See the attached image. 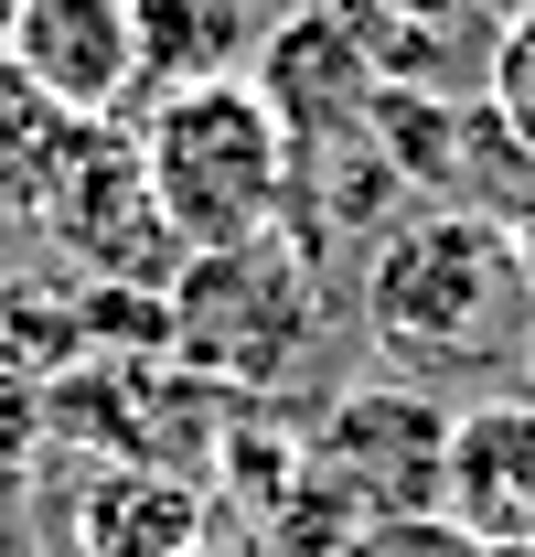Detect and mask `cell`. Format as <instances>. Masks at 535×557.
<instances>
[{
	"instance_id": "6da1fadb",
	"label": "cell",
	"mask_w": 535,
	"mask_h": 557,
	"mask_svg": "<svg viewBox=\"0 0 535 557\" xmlns=\"http://www.w3.org/2000/svg\"><path fill=\"white\" fill-rule=\"evenodd\" d=\"M353 322L407 386L503 375L535 344V278L493 205H407L353 278Z\"/></svg>"
},
{
	"instance_id": "7a4b0ae2",
	"label": "cell",
	"mask_w": 535,
	"mask_h": 557,
	"mask_svg": "<svg viewBox=\"0 0 535 557\" xmlns=\"http://www.w3.org/2000/svg\"><path fill=\"white\" fill-rule=\"evenodd\" d=\"M139 172L172 214L183 258L203 247H247V236H278L289 225V172L300 150L268 119V97L247 75H214V86H172V97H139Z\"/></svg>"
},
{
	"instance_id": "3957f363",
	"label": "cell",
	"mask_w": 535,
	"mask_h": 557,
	"mask_svg": "<svg viewBox=\"0 0 535 557\" xmlns=\"http://www.w3.org/2000/svg\"><path fill=\"white\" fill-rule=\"evenodd\" d=\"M322 344V258L278 225L247 247H203L183 258L172 300H161V354L203 375L214 397H268L289 386Z\"/></svg>"
},
{
	"instance_id": "277c9868",
	"label": "cell",
	"mask_w": 535,
	"mask_h": 557,
	"mask_svg": "<svg viewBox=\"0 0 535 557\" xmlns=\"http://www.w3.org/2000/svg\"><path fill=\"white\" fill-rule=\"evenodd\" d=\"M33 225L65 247L75 289H139V300H172V278H183V236H172V214H161L150 172H139L129 119H86L65 183L43 194Z\"/></svg>"
},
{
	"instance_id": "5b68a950",
	"label": "cell",
	"mask_w": 535,
	"mask_h": 557,
	"mask_svg": "<svg viewBox=\"0 0 535 557\" xmlns=\"http://www.w3.org/2000/svg\"><path fill=\"white\" fill-rule=\"evenodd\" d=\"M439 450H450V408L407 375H375L311 418L300 461L353 525H418V515H439Z\"/></svg>"
},
{
	"instance_id": "8992f818",
	"label": "cell",
	"mask_w": 535,
	"mask_h": 557,
	"mask_svg": "<svg viewBox=\"0 0 535 557\" xmlns=\"http://www.w3.org/2000/svg\"><path fill=\"white\" fill-rule=\"evenodd\" d=\"M247 86L268 97V119L289 129V150H343V139H364L386 75H375V54H364V33H353L343 0H289L268 22Z\"/></svg>"
},
{
	"instance_id": "52a82bcc",
	"label": "cell",
	"mask_w": 535,
	"mask_h": 557,
	"mask_svg": "<svg viewBox=\"0 0 535 557\" xmlns=\"http://www.w3.org/2000/svg\"><path fill=\"white\" fill-rule=\"evenodd\" d=\"M439 525L461 547L535 557V397H471L450 408V450H439Z\"/></svg>"
},
{
	"instance_id": "ba28073f",
	"label": "cell",
	"mask_w": 535,
	"mask_h": 557,
	"mask_svg": "<svg viewBox=\"0 0 535 557\" xmlns=\"http://www.w3.org/2000/svg\"><path fill=\"white\" fill-rule=\"evenodd\" d=\"M0 54L33 75L65 119H119L139 97V22L129 0H11Z\"/></svg>"
},
{
	"instance_id": "9c48e42d",
	"label": "cell",
	"mask_w": 535,
	"mask_h": 557,
	"mask_svg": "<svg viewBox=\"0 0 535 557\" xmlns=\"http://www.w3.org/2000/svg\"><path fill=\"white\" fill-rule=\"evenodd\" d=\"M139 22V97H172V86H214V75H247L278 22V0H129Z\"/></svg>"
},
{
	"instance_id": "30bf717a",
	"label": "cell",
	"mask_w": 535,
	"mask_h": 557,
	"mask_svg": "<svg viewBox=\"0 0 535 557\" xmlns=\"http://www.w3.org/2000/svg\"><path fill=\"white\" fill-rule=\"evenodd\" d=\"M75 536L86 557H194L203 536V493L161 461H129V472H97L86 504H75Z\"/></svg>"
},
{
	"instance_id": "8fae6325",
	"label": "cell",
	"mask_w": 535,
	"mask_h": 557,
	"mask_svg": "<svg viewBox=\"0 0 535 557\" xmlns=\"http://www.w3.org/2000/svg\"><path fill=\"white\" fill-rule=\"evenodd\" d=\"M75 139H86V119H65L33 75L0 54V214H43V194L65 183V161H75Z\"/></svg>"
},
{
	"instance_id": "7c38bea8",
	"label": "cell",
	"mask_w": 535,
	"mask_h": 557,
	"mask_svg": "<svg viewBox=\"0 0 535 557\" xmlns=\"http://www.w3.org/2000/svg\"><path fill=\"white\" fill-rule=\"evenodd\" d=\"M482 119L514 139L525 172H535V0L493 11V33H482Z\"/></svg>"
},
{
	"instance_id": "4fadbf2b",
	"label": "cell",
	"mask_w": 535,
	"mask_h": 557,
	"mask_svg": "<svg viewBox=\"0 0 535 557\" xmlns=\"http://www.w3.org/2000/svg\"><path fill=\"white\" fill-rule=\"evenodd\" d=\"M0 386H11V418H33V408H43V375H11V364H0Z\"/></svg>"
},
{
	"instance_id": "5bb4252c",
	"label": "cell",
	"mask_w": 535,
	"mask_h": 557,
	"mask_svg": "<svg viewBox=\"0 0 535 557\" xmlns=\"http://www.w3.org/2000/svg\"><path fill=\"white\" fill-rule=\"evenodd\" d=\"M514 247H525V278H535V205L514 214Z\"/></svg>"
},
{
	"instance_id": "9a60e30c",
	"label": "cell",
	"mask_w": 535,
	"mask_h": 557,
	"mask_svg": "<svg viewBox=\"0 0 535 557\" xmlns=\"http://www.w3.org/2000/svg\"><path fill=\"white\" fill-rule=\"evenodd\" d=\"M525 397H535V344H525Z\"/></svg>"
},
{
	"instance_id": "2e32d148",
	"label": "cell",
	"mask_w": 535,
	"mask_h": 557,
	"mask_svg": "<svg viewBox=\"0 0 535 557\" xmlns=\"http://www.w3.org/2000/svg\"><path fill=\"white\" fill-rule=\"evenodd\" d=\"M0 33H11V0H0Z\"/></svg>"
}]
</instances>
